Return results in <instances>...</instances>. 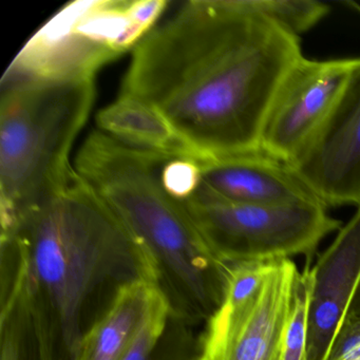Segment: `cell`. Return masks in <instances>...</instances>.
<instances>
[{
    "label": "cell",
    "mask_w": 360,
    "mask_h": 360,
    "mask_svg": "<svg viewBox=\"0 0 360 360\" xmlns=\"http://www.w3.org/2000/svg\"><path fill=\"white\" fill-rule=\"evenodd\" d=\"M300 39L245 0H191L132 50L120 94L148 103L200 160L260 150Z\"/></svg>",
    "instance_id": "obj_1"
},
{
    "label": "cell",
    "mask_w": 360,
    "mask_h": 360,
    "mask_svg": "<svg viewBox=\"0 0 360 360\" xmlns=\"http://www.w3.org/2000/svg\"><path fill=\"white\" fill-rule=\"evenodd\" d=\"M1 237L20 250L53 322L62 360H72L82 337L124 286L157 284L146 250L75 169L58 197Z\"/></svg>",
    "instance_id": "obj_2"
},
{
    "label": "cell",
    "mask_w": 360,
    "mask_h": 360,
    "mask_svg": "<svg viewBox=\"0 0 360 360\" xmlns=\"http://www.w3.org/2000/svg\"><path fill=\"white\" fill-rule=\"evenodd\" d=\"M167 158L96 129L79 149L75 169L149 255L170 313L201 328L224 301L229 264L208 245L183 202L164 186Z\"/></svg>",
    "instance_id": "obj_3"
},
{
    "label": "cell",
    "mask_w": 360,
    "mask_h": 360,
    "mask_svg": "<svg viewBox=\"0 0 360 360\" xmlns=\"http://www.w3.org/2000/svg\"><path fill=\"white\" fill-rule=\"evenodd\" d=\"M94 98V79L1 82V231L65 191L75 174L71 149Z\"/></svg>",
    "instance_id": "obj_4"
},
{
    "label": "cell",
    "mask_w": 360,
    "mask_h": 360,
    "mask_svg": "<svg viewBox=\"0 0 360 360\" xmlns=\"http://www.w3.org/2000/svg\"><path fill=\"white\" fill-rule=\"evenodd\" d=\"M149 32L136 18L134 0L73 1L31 37L3 82L94 79Z\"/></svg>",
    "instance_id": "obj_5"
},
{
    "label": "cell",
    "mask_w": 360,
    "mask_h": 360,
    "mask_svg": "<svg viewBox=\"0 0 360 360\" xmlns=\"http://www.w3.org/2000/svg\"><path fill=\"white\" fill-rule=\"evenodd\" d=\"M183 202L208 245L226 263L304 256L309 263L324 238L342 223L313 202L246 205L214 200Z\"/></svg>",
    "instance_id": "obj_6"
},
{
    "label": "cell",
    "mask_w": 360,
    "mask_h": 360,
    "mask_svg": "<svg viewBox=\"0 0 360 360\" xmlns=\"http://www.w3.org/2000/svg\"><path fill=\"white\" fill-rule=\"evenodd\" d=\"M359 70L360 58L297 60L269 107L260 150L290 165L328 121Z\"/></svg>",
    "instance_id": "obj_7"
},
{
    "label": "cell",
    "mask_w": 360,
    "mask_h": 360,
    "mask_svg": "<svg viewBox=\"0 0 360 360\" xmlns=\"http://www.w3.org/2000/svg\"><path fill=\"white\" fill-rule=\"evenodd\" d=\"M298 275L294 261H275L252 296L223 302L203 328L202 356L206 360H284Z\"/></svg>",
    "instance_id": "obj_8"
},
{
    "label": "cell",
    "mask_w": 360,
    "mask_h": 360,
    "mask_svg": "<svg viewBox=\"0 0 360 360\" xmlns=\"http://www.w3.org/2000/svg\"><path fill=\"white\" fill-rule=\"evenodd\" d=\"M290 166L326 208L360 205V70Z\"/></svg>",
    "instance_id": "obj_9"
},
{
    "label": "cell",
    "mask_w": 360,
    "mask_h": 360,
    "mask_svg": "<svg viewBox=\"0 0 360 360\" xmlns=\"http://www.w3.org/2000/svg\"><path fill=\"white\" fill-rule=\"evenodd\" d=\"M311 274L305 360H326L360 282V205Z\"/></svg>",
    "instance_id": "obj_10"
},
{
    "label": "cell",
    "mask_w": 360,
    "mask_h": 360,
    "mask_svg": "<svg viewBox=\"0 0 360 360\" xmlns=\"http://www.w3.org/2000/svg\"><path fill=\"white\" fill-rule=\"evenodd\" d=\"M189 199L246 205L322 204L288 164L261 150L199 160V184Z\"/></svg>",
    "instance_id": "obj_11"
},
{
    "label": "cell",
    "mask_w": 360,
    "mask_h": 360,
    "mask_svg": "<svg viewBox=\"0 0 360 360\" xmlns=\"http://www.w3.org/2000/svg\"><path fill=\"white\" fill-rule=\"evenodd\" d=\"M0 360H62L53 322L18 248L1 250Z\"/></svg>",
    "instance_id": "obj_12"
},
{
    "label": "cell",
    "mask_w": 360,
    "mask_h": 360,
    "mask_svg": "<svg viewBox=\"0 0 360 360\" xmlns=\"http://www.w3.org/2000/svg\"><path fill=\"white\" fill-rule=\"evenodd\" d=\"M159 294L148 280L124 286L82 337L72 360H125Z\"/></svg>",
    "instance_id": "obj_13"
},
{
    "label": "cell",
    "mask_w": 360,
    "mask_h": 360,
    "mask_svg": "<svg viewBox=\"0 0 360 360\" xmlns=\"http://www.w3.org/2000/svg\"><path fill=\"white\" fill-rule=\"evenodd\" d=\"M96 119L98 130L132 148L199 159L159 110L134 96L120 94Z\"/></svg>",
    "instance_id": "obj_14"
},
{
    "label": "cell",
    "mask_w": 360,
    "mask_h": 360,
    "mask_svg": "<svg viewBox=\"0 0 360 360\" xmlns=\"http://www.w3.org/2000/svg\"><path fill=\"white\" fill-rule=\"evenodd\" d=\"M202 334L203 328L172 315L160 292L125 360H199L203 355Z\"/></svg>",
    "instance_id": "obj_15"
},
{
    "label": "cell",
    "mask_w": 360,
    "mask_h": 360,
    "mask_svg": "<svg viewBox=\"0 0 360 360\" xmlns=\"http://www.w3.org/2000/svg\"><path fill=\"white\" fill-rule=\"evenodd\" d=\"M245 3L252 11L297 37L315 27L330 12L328 5L316 0H245Z\"/></svg>",
    "instance_id": "obj_16"
},
{
    "label": "cell",
    "mask_w": 360,
    "mask_h": 360,
    "mask_svg": "<svg viewBox=\"0 0 360 360\" xmlns=\"http://www.w3.org/2000/svg\"><path fill=\"white\" fill-rule=\"evenodd\" d=\"M309 265L299 273L295 282L292 313L285 337L284 360H305L307 315H309L311 274Z\"/></svg>",
    "instance_id": "obj_17"
},
{
    "label": "cell",
    "mask_w": 360,
    "mask_h": 360,
    "mask_svg": "<svg viewBox=\"0 0 360 360\" xmlns=\"http://www.w3.org/2000/svg\"><path fill=\"white\" fill-rule=\"evenodd\" d=\"M326 360H360V319H345Z\"/></svg>",
    "instance_id": "obj_18"
},
{
    "label": "cell",
    "mask_w": 360,
    "mask_h": 360,
    "mask_svg": "<svg viewBox=\"0 0 360 360\" xmlns=\"http://www.w3.org/2000/svg\"><path fill=\"white\" fill-rule=\"evenodd\" d=\"M345 319H360V282L357 290H356L353 301L349 305L347 316H345Z\"/></svg>",
    "instance_id": "obj_19"
},
{
    "label": "cell",
    "mask_w": 360,
    "mask_h": 360,
    "mask_svg": "<svg viewBox=\"0 0 360 360\" xmlns=\"http://www.w3.org/2000/svg\"><path fill=\"white\" fill-rule=\"evenodd\" d=\"M351 5H352V6H354V7H355V9H357V10H358V11H360V7H359V6L356 5V4H354V3H351Z\"/></svg>",
    "instance_id": "obj_20"
},
{
    "label": "cell",
    "mask_w": 360,
    "mask_h": 360,
    "mask_svg": "<svg viewBox=\"0 0 360 360\" xmlns=\"http://www.w3.org/2000/svg\"><path fill=\"white\" fill-rule=\"evenodd\" d=\"M199 360H206V359H205V358H204V357H203V356H202V357H201V358H200V359H199Z\"/></svg>",
    "instance_id": "obj_21"
}]
</instances>
